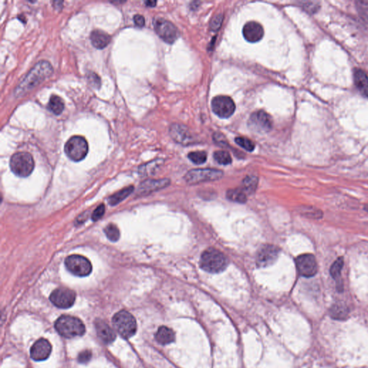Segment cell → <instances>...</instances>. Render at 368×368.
<instances>
[{
	"instance_id": "4316f807",
	"label": "cell",
	"mask_w": 368,
	"mask_h": 368,
	"mask_svg": "<svg viewBox=\"0 0 368 368\" xmlns=\"http://www.w3.org/2000/svg\"><path fill=\"white\" fill-rule=\"evenodd\" d=\"M227 197L228 200L233 201V202H238V203H245L247 200V195L240 190H232L228 191L227 193Z\"/></svg>"
},
{
	"instance_id": "d6a6232c",
	"label": "cell",
	"mask_w": 368,
	"mask_h": 368,
	"mask_svg": "<svg viewBox=\"0 0 368 368\" xmlns=\"http://www.w3.org/2000/svg\"><path fill=\"white\" fill-rule=\"evenodd\" d=\"M356 7L361 18L368 23V2H357Z\"/></svg>"
},
{
	"instance_id": "52a82bcc",
	"label": "cell",
	"mask_w": 368,
	"mask_h": 368,
	"mask_svg": "<svg viewBox=\"0 0 368 368\" xmlns=\"http://www.w3.org/2000/svg\"><path fill=\"white\" fill-rule=\"evenodd\" d=\"M65 265L68 271L76 276H87L92 271V263L82 255H70L66 258Z\"/></svg>"
},
{
	"instance_id": "9a60e30c",
	"label": "cell",
	"mask_w": 368,
	"mask_h": 368,
	"mask_svg": "<svg viewBox=\"0 0 368 368\" xmlns=\"http://www.w3.org/2000/svg\"><path fill=\"white\" fill-rule=\"evenodd\" d=\"M169 132L172 138L180 145H189L195 143V137L186 126L180 124H173L170 125Z\"/></svg>"
},
{
	"instance_id": "7c38bea8",
	"label": "cell",
	"mask_w": 368,
	"mask_h": 368,
	"mask_svg": "<svg viewBox=\"0 0 368 368\" xmlns=\"http://www.w3.org/2000/svg\"><path fill=\"white\" fill-rule=\"evenodd\" d=\"M50 300L58 308L68 309L75 302L76 293L67 288H57L51 293Z\"/></svg>"
},
{
	"instance_id": "f546056e",
	"label": "cell",
	"mask_w": 368,
	"mask_h": 368,
	"mask_svg": "<svg viewBox=\"0 0 368 368\" xmlns=\"http://www.w3.org/2000/svg\"><path fill=\"white\" fill-rule=\"evenodd\" d=\"M344 265L343 258H339L333 263L330 268V274L334 279H338L340 277L341 271Z\"/></svg>"
},
{
	"instance_id": "9c48e42d",
	"label": "cell",
	"mask_w": 368,
	"mask_h": 368,
	"mask_svg": "<svg viewBox=\"0 0 368 368\" xmlns=\"http://www.w3.org/2000/svg\"><path fill=\"white\" fill-rule=\"evenodd\" d=\"M222 175L223 172L217 169H195L186 174L185 180L188 183L197 184L218 180Z\"/></svg>"
},
{
	"instance_id": "d6986e66",
	"label": "cell",
	"mask_w": 368,
	"mask_h": 368,
	"mask_svg": "<svg viewBox=\"0 0 368 368\" xmlns=\"http://www.w3.org/2000/svg\"><path fill=\"white\" fill-rule=\"evenodd\" d=\"M96 330L98 336L107 344L112 342L115 339L116 334L113 329L104 321H98L96 322Z\"/></svg>"
},
{
	"instance_id": "4fadbf2b",
	"label": "cell",
	"mask_w": 368,
	"mask_h": 368,
	"mask_svg": "<svg viewBox=\"0 0 368 368\" xmlns=\"http://www.w3.org/2000/svg\"><path fill=\"white\" fill-rule=\"evenodd\" d=\"M296 268L301 276L311 278L316 274L318 271L317 263L314 255L303 254L296 259Z\"/></svg>"
},
{
	"instance_id": "83f0119b",
	"label": "cell",
	"mask_w": 368,
	"mask_h": 368,
	"mask_svg": "<svg viewBox=\"0 0 368 368\" xmlns=\"http://www.w3.org/2000/svg\"><path fill=\"white\" fill-rule=\"evenodd\" d=\"M104 233H105L107 238L112 242L117 241L119 239V237H120L119 229L113 224L107 225L106 228L104 229Z\"/></svg>"
},
{
	"instance_id": "8d00e7d4",
	"label": "cell",
	"mask_w": 368,
	"mask_h": 368,
	"mask_svg": "<svg viewBox=\"0 0 368 368\" xmlns=\"http://www.w3.org/2000/svg\"><path fill=\"white\" fill-rule=\"evenodd\" d=\"M303 8L310 13H315L319 9V3L316 2H308L303 3Z\"/></svg>"
},
{
	"instance_id": "ffe728a7",
	"label": "cell",
	"mask_w": 368,
	"mask_h": 368,
	"mask_svg": "<svg viewBox=\"0 0 368 368\" xmlns=\"http://www.w3.org/2000/svg\"><path fill=\"white\" fill-rule=\"evenodd\" d=\"M92 44L97 49H103L108 46L111 41L110 36L104 31L95 30L92 31L90 36Z\"/></svg>"
},
{
	"instance_id": "f1b7e54d",
	"label": "cell",
	"mask_w": 368,
	"mask_h": 368,
	"mask_svg": "<svg viewBox=\"0 0 368 368\" xmlns=\"http://www.w3.org/2000/svg\"><path fill=\"white\" fill-rule=\"evenodd\" d=\"M214 157L218 163L221 165H229L232 162L231 155L229 152L224 150H218L214 153Z\"/></svg>"
},
{
	"instance_id": "e575fe53",
	"label": "cell",
	"mask_w": 368,
	"mask_h": 368,
	"mask_svg": "<svg viewBox=\"0 0 368 368\" xmlns=\"http://www.w3.org/2000/svg\"><path fill=\"white\" fill-rule=\"evenodd\" d=\"M88 81L90 83L91 85L93 87L98 88L100 87L101 86V79L99 76L94 73L91 72L90 74L87 75Z\"/></svg>"
},
{
	"instance_id": "2e32d148",
	"label": "cell",
	"mask_w": 368,
	"mask_h": 368,
	"mask_svg": "<svg viewBox=\"0 0 368 368\" xmlns=\"http://www.w3.org/2000/svg\"><path fill=\"white\" fill-rule=\"evenodd\" d=\"M52 346L47 339H40L34 343L31 349V356L36 361H43L51 354Z\"/></svg>"
},
{
	"instance_id": "ba28073f",
	"label": "cell",
	"mask_w": 368,
	"mask_h": 368,
	"mask_svg": "<svg viewBox=\"0 0 368 368\" xmlns=\"http://www.w3.org/2000/svg\"><path fill=\"white\" fill-rule=\"evenodd\" d=\"M154 29L162 41L169 44H173L178 38V29L170 21L163 18H155L153 21Z\"/></svg>"
},
{
	"instance_id": "1f68e13d",
	"label": "cell",
	"mask_w": 368,
	"mask_h": 368,
	"mask_svg": "<svg viewBox=\"0 0 368 368\" xmlns=\"http://www.w3.org/2000/svg\"><path fill=\"white\" fill-rule=\"evenodd\" d=\"M235 142L240 147H243L245 150L248 151H253L255 149V144L253 141L249 140L247 137H237L235 138Z\"/></svg>"
},
{
	"instance_id": "44dd1931",
	"label": "cell",
	"mask_w": 368,
	"mask_h": 368,
	"mask_svg": "<svg viewBox=\"0 0 368 368\" xmlns=\"http://www.w3.org/2000/svg\"><path fill=\"white\" fill-rule=\"evenodd\" d=\"M155 339L157 342L163 345L170 344L175 339V333L167 326H160L155 334Z\"/></svg>"
},
{
	"instance_id": "5b68a950",
	"label": "cell",
	"mask_w": 368,
	"mask_h": 368,
	"mask_svg": "<svg viewBox=\"0 0 368 368\" xmlns=\"http://www.w3.org/2000/svg\"><path fill=\"white\" fill-rule=\"evenodd\" d=\"M10 166L13 173L25 178L32 173L35 166L34 160L28 152H17L11 157Z\"/></svg>"
},
{
	"instance_id": "d4e9b609",
	"label": "cell",
	"mask_w": 368,
	"mask_h": 368,
	"mask_svg": "<svg viewBox=\"0 0 368 368\" xmlns=\"http://www.w3.org/2000/svg\"><path fill=\"white\" fill-rule=\"evenodd\" d=\"M258 180L257 177L253 176V175L247 176L246 178L244 179L243 183H242L241 190L247 195L254 193L255 190H256L257 186H258Z\"/></svg>"
},
{
	"instance_id": "5bb4252c",
	"label": "cell",
	"mask_w": 368,
	"mask_h": 368,
	"mask_svg": "<svg viewBox=\"0 0 368 368\" xmlns=\"http://www.w3.org/2000/svg\"><path fill=\"white\" fill-rule=\"evenodd\" d=\"M280 250L275 245H267L262 247L257 255V265L260 268H266L273 265L279 256Z\"/></svg>"
},
{
	"instance_id": "ab89813d",
	"label": "cell",
	"mask_w": 368,
	"mask_h": 368,
	"mask_svg": "<svg viewBox=\"0 0 368 368\" xmlns=\"http://www.w3.org/2000/svg\"><path fill=\"white\" fill-rule=\"evenodd\" d=\"M145 6L147 7H155L156 6L157 2L155 1H147L145 3Z\"/></svg>"
},
{
	"instance_id": "d590c367",
	"label": "cell",
	"mask_w": 368,
	"mask_h": 368,
	"mask_svg": "<svg viewBox=\"0 0 368 368\" xmlns=\"http://www.w3.org/2000/svg\"><path fill=\"white\" fill-rule=\"evenodd\" d=\"M104 213H105V206L104 205H99V207L94 210L92 215V219L93 221L96 222L97 220H100L102 217L104 216Z\"/></svg>"
},
{
	"instance_id": "4dcf8cb0",
	"label": "cell",
	"mask_w": 368,
	"mask_h": 368,
	"mask_svg": "<svg viewBox=\"0 0 368 368\" xmlns=\"http://www.w3.org/2000/svg\"><path fill=\"white\" fill-rule=\"evenodd\" d=\"M188 157L191 161L193 162L194 163L197 164V165L205 163L207 158V153L204 151L190 152L188 155Z\"/></svg>"
},
{
	"instance_id": "277c9868",
	"label": "cell",
	"mask_w": 368,
	"mask_h": 368,
	"mask_svg": "<svg viewBox=\"0 0 368 368\" xmlns=\"http://www.w3.org/2000/svg\"><path fill=\"white\" fill-rule=\"evenodd\" d=\"M114 329L125 339H129L137 331V323L135 317L128 311H119L112 319Z\"/></svg>"
},
{
	"instance_id": "8fae6325",
	"label": "cell",
	"mask_w": 368,
	"mask_h": 368,
	"mask_svg": "<svg viewBox=\"0 0 368 368\" xmlns=\"http://www.w3.org/2000/svg\"><path fill=\"white\" fill-rule=\"evenodd\" d=\"M213 112L221 118H229L235 112L236 106L231 98L228 96H217L212 101Z\"/></svg>"
},
{
	"instance_id": "f35d334b",
	"label": "cell",
	"mask_w": 368,
	"mask_h": 368,
	"mask_svg": "<svg viewBox=\"0 0 368 368\" xmlns=\"http://www.w3.org/2000/svg\"><path fill=\"white\" fill-rule=\"evenodd\" d=\"M134 23H135V26L139 28H142L145 26V20L143 16L141 15H135L133 17Z\"/></svg>"
},
{
	"instance_id": "74e56055",
	"label": "cell",
	"mask_w": 368,
	"mask_h": 368,
	"mask_svg": "<svg viewBox=\"0 0 368 368\" xmlns=\"http://www.w3.org/2000/svg\"><path fill=\"white\" fill-rule=\"evenodd\" d=\"M91 358H92V352L89 350H85L79 354L78 359L80 363H86L89 362Z\"/></svg>"
},
{
	"instance_id": "cb8c5ba5",
	"label": "cell",
	"mask_w": 368,
	"mask_h": 368,
	"mask_svg": "<svg viewBox=\"0 0 368 368\" xmlns=\"http://www.w3.org/2000/svg\"><path fill=\"white\" fill-rule=\"evenodd\" d=\"M133 187H127V188L124 189L120 192L114 194V195L111 196L109 199V205H112V206L118 205L119 203L128 197L133 192Z\"/></svg>"
},
{
	"instance_id": "7402d4cb",
	"label": "cell",
	"mask_w": 368,
	"mask_h": 368,
	"mask_svg": "<svg viewBox=\"0 0 368 368\" xmlns=\"http://www.w3.org/2000/svg\"><path fill=\"white\" fill-rule=\"evenodd\" d=\"M169 183H170V181L168 179L147 180V181L142 183L141 190H142V193H150V192L165 188Z\"/></svg>"
},
{
	"instance_id": "e0dca14e",
	"label": "cell",
	"mask_w": 368,
	"mask_h": 368,
	"mask_svg": "<svg viewBox=\"0 0 368 368\" xmlns=\"http://www.w3.org/2000/svg\"><path fill=\"white\" fill-rule=\"evenodd\" d=\"M243 33L244 38L250 43L260 41L264 36V30L260 23L251 21L245 25Z\"/></svg>"
},
{
	"instance_id": "836d02e7",
	"label": "cell",
	"mask_w": 368,
	"mask_h": 368,
	"mask_svg": "<svg viewBox=\"0 0 368 368\" xmlns=\"http://www.w3.org/2000/svg\"><path fill=\"white\" fill-rule=\"evenodd\" d=\"M222 21H223V15L218 14L212 18L210 22V27L212 31H218L221 27Z\"/></svg>"
},
{
	"instance_id": "6da1fadb",
	"label": "cell",
	"mask_w": 368,
	"mask_h": 368,
	"mask_svg": "<svg viewBox=\"0 0 368 368\" xmlns=\"http://www.w3.org/2000/svg\"><path fill=\"white\" fill-rule=\"evenodd\" d=\"M54 69L49 61H41L38 62L17 87L15 91L16 97H22L27 94L52 75Z\"/></svg>"
},
{
	"instance_id": "484cf974",
	"label": "cell",
	"mask_w": 368,
	"mask_h": 368,
	"mask_svg": "<svg viewBox=\"0 0 368 368\" xmlns=\"http://www.w3.org/2000/svg\"><path fill=\"white\" fill-rule=\"evenodd\" d=\"M331 317L336 319H345L348 314V309L345 305L341 303H336L331 307L330 310Z\"/></svg>"
},
{
	"instance_id": "ac0fdd59",
	"label": "cell",
	"mask_w": 368,
	"mask_h": 368,
	"mask_svg": "<svg viewBox=\"0 0 368 368\" xmlns=\"http://www.w3.org/2000/svg\"><path fill=\"white\" fill-rule=\"evenodd\" d=\"M354 82L358 91L363 97L368 98V76L364 71L355 69L354 71Z\"/></svg>"
},
{
	"instance_id": "8992f818",
	"label": "cell",
	"mask_w": 368,
	"mask_h": 368,
	"mask_svg": "<svg viewBox=\"0 0 368 368\" xmlns=\"http://www.w3.org/2000/svg\"><path fill=\"white\" fill-rule=\"evenodd\" d=\"M64 150L66 155L73 161L84 160L89 152L87 141L81 136H74L66 142Z\"/></svg>"
},
{
	"instance_id": "603a6c76",
	"label": "cell",
	"mask_w": 368,
	"mask_h": 368,
	"mask_svg": "<svg viewBox=\"0 0 368 368\" xmlns=\"http://www.w3.org/2000/svg\"><path fill=\"white\" fill-rule=\"evenodd\" d=\"M48 109L56 115L62 113L64 109V102L61 97L57 95H52L50 98Z\"/></svg>"
},
{
	"instance_id": "30bf717a",
	"label": "cell",
	"mask_w": 368,
	"mask_h": 368,
	"mask_svg": "<svg viewBox=\"0 0 368 368\" xmlns=\"http://www.w3.org/2000/svg\"><path fill=\"white\" fill-rule=\"evenodd\" d=\"M248 126L250 130L257 133H267L273 127V119L264 111H256L250 115Z\"/></svg>"
},
{
	"instance_id": "7a4b0ae2",
	"label": "cell",
	"mask_w": 368,
	"mask_h": 368,
	"mask_svg": "<svg viewBox=\"0 0 368 368\" xmlns=\"http://www.w3.org/2000/svg\"><path fill=\"white\" fill-rule=\"evenodd\" d=\"M200 265L202 269L211 273L223 271L228 265L226 257L215 248H209L202 253Z\"/></svg>"
},
{
	"instance_id": "3957f363",
	"label": "cell",
	"mask_w": 368,
	"mask_h": 368,
	"mask_svg": "<svg viewBox=\"0 0 368 368\" xmlns=\"http://www.w3.org/2000/svg\"><path fill=\"white\" fill-rule=\"evenodd\" d=\"M55 328L60 335L66 338L82 336L86 331L84 323L78 318L71 316H61L56 320Z\"/></svg>"
}]
</instances>
